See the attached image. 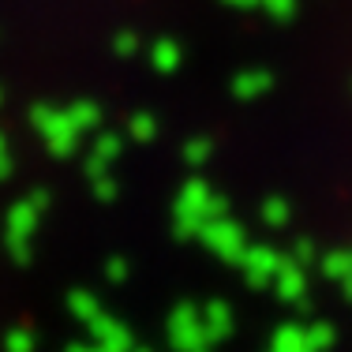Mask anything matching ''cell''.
Wrapping results in <instances>:
<instances>
[{
	"label": "cell",
	"instance_id": "1",
	"mask_svg": "<svg viewBox=\"0 0 352 352\" xmlns=\"http://www.w3.org/2000/svg\"><path fill=\"white\" fill-rule=\"evenodd\" d=\"M49 203H53V195H49L45 188H38V191H30L27 199L12 203V210H8V217H4V240H8V255H12V263L27 266L30 258H34L30 240H34L38 221H41V214L49 210Z\"/></svg>",
	"mask_w": 352,
	"mask_h": 352
},
{
	"label": "cell",
	"instance_id": "2",
	"mask_svg": "<svg viewBox=\"0 0 352 352\" xmlns=\"http://www.w3.org/2000/svg\"><path fill=\"white\" fill-rule=\"evenodd\" d=\"M30 124L41 135L49 154L56 157H72L79 150V135L82 131L68 120V109H56V105H34L30 109Z\"/></svg>",
	"mask_w": 352,
	"mask_h": 352
},
{
	"label": "cell",
	"instance_id": "3",
	"mask_svg": "<svg viewBox=\"0 0 352 352\" xmlns=\"http://www.w3.org/2000/svg\"><path fill=\"white\" fill-rule=\"evenodd\" d=\"M87 330H90V341H94L98 349H105V352L131 349V330L120 322V318H113V315H105V311H98L94 318H90Z\"/></svg>",
	"mask_w": 352,
	"mask_h": 352
},
{
	"label": "cell",
	"instance_id": "4",
	"mask_svg": "<svg viewBox=\"0 0 352 352\" xmlns=\"http://www.w3.org/2000/svg\"><path fill=\"white\" fill-rule=\"evenodd\" d=\"M169 333H173V341L176 345H199V318L191 307H180V311L173 315V322H169Z\"/></svg>",
	"mask_w": 352,
	"mask_h": 352
},
{
	"label": "cell",
	"instance_id": "5",
	"mask_svg": "<svg viewBox=\"0 0 352 352\" xmlns=\"http://www.w3.org/2000/svg\"><path fill=\"white\" fill-rule=\"evenodd\" d=\"M68 311L79 318V322H90V318L102 311V304H98V296L90 289H72L68 292Z\"/></svg>",
	"mask_w": 352,
	"mask_h": 352
},
{
	"label": "cell",
	"instance_id": "6",
	"mask_svg": "<svg viewBox=\"0 0 352 352\" xmlns=\"http://www.w3.org/2000/svg\"><path fill=\"white\" fill-rule=\"evenodd\" d=\"M68 120L79 131H94L98 124H102V109H98L94 102H72L68 105Z\"/></svg>",
	"mask_w": 352,
	"mask_h": 352
},
{
	"label": "cell",
	"instance_id": "7",
	"mask_svg": "<svg viewBox=\"0 0 352 352\" xmlns=\"http://www.w3.org/2000/svg\"><path fill=\"white\" fill-rule=\"evenodd\" d=\"M38 345V338H34V330H27V326H12V330L4 333V349L8 352H34Z\"/></svg>",
	"mask_w": 352,
	"mask_h": 352
},
{
	"label": "cell",
	"instance_id": "8",
	"mask_svg": "<svg viewBox=\"0 0 352 352\" xmlns=\"http://www.w3.org/2000/svg\"><path fill=\"white\" fill-rule=\"evenodd\" d=\"M128 131H131V139H139V142L154 139V116H150V113H139V116H131Z\"/></svg>",
	"mask_w": 352,
	"mask_h": 352
},
{
	"label": "cell",
	"instance_id": "9",
	"mask_svg": "<svg viewBox=\"0 0 352 352\" xmlns=\"http://www.w3.org/2000/svg\"><path fill=\"white\" fill-rule=\"evenodd\" d=\"M90 184H94V195H98V203H113V199H116V184H113V176H109V173H98V176H90Z\"/></svg>",
	"mask_w": 352,
	"mask_h": 352
},
{
	"label": "cell",
	"instance_id": "10",
	"mask_svg": "<svg viewBox=\"0 0 352 352\" xmlns=\"http://www.w3.org/2000/svg\"><path fill=\"white\" fill-rule=\"evenodd\" d=\"M176 60H180V56H176L173 41H157V45H154V64H157V68L169 72V68H176Z\"/></svg>",
	"mask_w": 352,
	"mask_h": 352
},
{
	"label": "cell",
	"instance_id": "11",
	"mask_svg": "<svg viewBox=\"0 0 352 352\" xmlns=\"http://www.w3.org/2000/svg\"><path fill=\"white\" fill-rule=\"evenodd\" d=\"M113 53H116V56H131V53H139V38H135V34H128V30H124V34H116V38H113Z\"/></svg>",
	"mask_w": 352,
	"mask_h": 352
},
{
	"label": "cell",
	"instance_id": "12",
	"mask_svg": "<svg viewBox=\"0 0 352 352\" xmlns=\"http://www.w3.org/2000/svg\"><path fill=\"white\" fill-rule=\"evenodd\" d=\"M105 278L109 281H124V278H128V263H124V258H109V263H105Z\"/></svg>",
	"mask_w": 352,
	"mask_h": 352
},
{
	"label": "cell",
	"instance_id": "13",
	"mask_svg": "<svg viewBox=\"0 0 352 352\" xmlns=\"http://www.w3.org/2000/svg\"><path fill=\"white\" fill-rule=\"evenodd\" d=\"M12 169H15L12 154H8V150H0V180H8V176H12Z\"/></svg>",
	"mask_w": 352,
	"mask_h": 352
},
{
	"label": "cell",
	"instance_id": "14",
	"mask_svg": "<svg viewBox=\"0 0 352 352\" xmlns=\"http://www.w3.org/2000/svg\"><path fill=\"white\" fill-rule=\"evenodd\" d=\"M0 150H8V139H4V131H0Z\"/></svg>",
	"mask_w": 352,
	"mask_h": 352
},
{
	"label": "cell",
	"instance_id": "15",
	"mask_svg": "<svg viewBox=\"0 0 352 352\" xmlns=\"http://www.w3.org/2000/svg\"><path fill=\"white\" fill-rule=\"evenodd\" d=\"M0 105H4V90H0Z\"/></svg>",
	"mask_w": 352,
	"mask_h": 352
}]
</instances>
